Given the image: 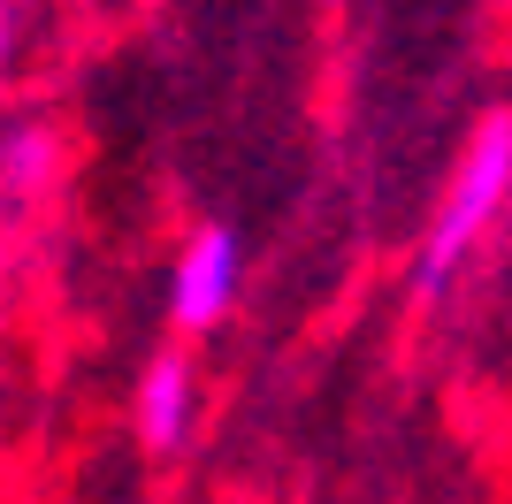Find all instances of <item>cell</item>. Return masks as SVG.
I'll list each match as a JSON object with an SVG mask.
<instances>
[{"label": "cell", "instance_id": "obj_1", "mask_svg": "<svg viewBox=\"0 0 512 504\" xmlns=\"http://www.w3.org/2000/svg\"><path fill=\"white\" fill-rule=\"evenodd\" d=\"M505 207H512V115H490V123L474 130L467 161H459V176H451V191H444V207H436V230H428V245H421V268H413L421 298L451 291L459 260L490 237V222H497Z\"/></svg>", "mask_w": 512, "mask_h": 504}, {"label": "cell", "instance_id": "obj_2", "mask_svg": "<svg viewBox=\"0 0 512 504\" xmlns=\"http://www.w3.org/2000/svg\"><path fill=\"white\" fill-rule=\"evenodd\" d=\"M237 275H245V252H237V230H192V245L176 252V275H169V321L184 336H207L214 321L230 314L237 298Z\"/></svg>", "mask_w": 512, "mask_h": 504}, {"label": "cell", "instance_id": "obj_3", "mask_svg": "<svg viewBox=\"0 0 512 504\" xmlns=\"http://www.w3.org/2000/svg\"><path fill=\"white\" fill-rule=\"evenodd\" d=\"M130 420H138V443H146L153 459L184 451V436H192V352L184 344L146 359V375L130 390Z\"/></svg>", "mask_w": 512, "mask_h": 504}, {"label": "cell", "instance_id": "obj_4", "mask_svg": "<svg viewBox=\"0 0 512 504\" xmlns=\"http://www.w3.org/2000/svg\"><path fill=\"white\" fill-rule=\"evenodd\" d=\"M46 153H54V146H46V130H16V138L0 146V191H8V207L46 176Z\"/></svg>", "mask_w": 512, "mask_h": 504}, {"label": "cell", "instance_id": "obj_5", "mask_svg": "<svg viewBox=\"0 0 512 504\" xmlns=\"http://www.w3.org/2000/svg\"><path fill=\"white\" fill-rule=\"evenodd\" d=\"M8 54H16V23H8V8H0V69H8Z\"/></svg>", "mask_w": 512, "mask_h": 504}]
</instances>
